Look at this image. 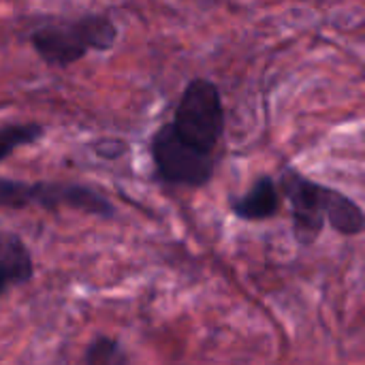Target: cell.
<instances>
[{"mask_svg": "<svg viewBox=\"0 0 365 365\" xmlns=\"http://www.w3.org/2000/svg\"><path fill=\"white\" fill-rule=\"evenodd\" d=\"M86 365H130V359L126 351L122 349L120 340L109 338V336H98L94 338L83 355Z\"/></svg>", "mask_w": 365, "mask_h": 365, "instance_id": "obj_10", "label": "cell"}, {"mask_svg": "<svg viewBox=\"0 0 365 365\" xmlns=\"http://www.w3.org/2000/svg\"><path fill=\"white\" fill-rule=\"evenodd\" d=\"M171 124L188 145L214 154L225 135V107L218 86L203 77L188 81L178 101Z\"/></svg>", "mask_w": 365, "mask_h": 365, "instance_id": "obj_3", "label": "cell"}, {"mask_svg": "<svg viewBox=\"0 0 365 365\" xmlns=\"http://www.w3.org/2000/svg\"><path fill=\"white\" fill-rule=\"evenodd\" d=\"M28 41L45 64L64 68L90 49H111L118 41V26L105 13H86L75 19L51 17L32 28Z\"/></svg>", "mask_w": 365, "mask_h": 365, "instance_id": "obj_1", "label": "cell"}, {"mask_svg": "<svg viewBox=\"0 0 365 365\" xmlns=\"http://www.w3.org/2000/svg\"><path fill=\"white\" fill-rule=\"evenodd\" d=\"M0 203L6 210H24L28 205H38L45 210L71 207L83 214L113 218V203L98 192L94 186L77 182H19V180H0Z\"/></svg>", "mask_w": 365, "mask_h": 365, "instance_id": "obj_2", "label": "cell"}, {"mask_svg": "<svg viewBox=\"0 0 365 365\" xmlns=\"http://www.w3.org/2000/svg\"><path fill=\"white\" fill-rule=\"evenodd\" d=\"M280 203H282V197L274 178L261 175L255 180L252 188L244 197L231 199V212L240 220L261 222V220L274 218L280 212Z\"/></svg>", "mask_w": 365, "mask_h": 365, "instance_id": "obj_6", "label": "cell"}, {"mask_svg": "<svg viewBox=\"0 0 365 365\" xmlns=\"http://www.w3.org/2000/svg\"><path fill=\"white\" fill-rule=\"evenodd\" d=\"M150 154L154 160L156 178L169 186L201 188L214 178V154H205L188 145L173 128L171 122L163 124L150 139Z\"/></svg>", "mask_w": 365, "mask_h": 365, "instance_id": "obj_4", "label": "cell"}, {"mask_svg": "<svg viewBox=\"0 0 365 365\" xmlns=\"http://www.w3.org/2000/svg\"><path fill=\"white\" fill-rule=\"evenodd\" d=\"M325 214L329 227L344 237H355L365 231V212L361 205L331 186H327L325 192Z\"/></svg>", "mask_w": 365, "mask_h": 365, "instance_id": "obj_8", "label": "cell"}, {"mask_svg": "<svg viewBox=\"0 0 365 365\" xmlns=\"http://www.w3.org/2000/svg\"><path fill=\"white\" fill-rule=\"evenodd\" d=\"M34 276V263L30 250L19 235L4 231L0 240V291L9 293L11 287L28 284Z\"/></svg>", "mask_w": 365, "mask_h": 365, "instance_id": "obj_7", "label": "cell"}, {"mask_svg": "<svg viewBox=\"0 0 365 365\" xmlns=\"http://www.w3.org/2000/svg\"><path fill=\"white\" fill-rule=\"evenodd\" d=\"M280 188L291 201L293 235L299 246H312L325 229V192L327 186L306 178L295 167H287L280 175Z\"/></svg>", "mask_w": 365, "mask_h": 365, "instance_id": "obj_5", "label": "cell"}, {"mask_svg": "<svg viewBox=\"0 0 365 365\" xmlns=\"http://www.w3.org/2000/svg\"><path fill=\"white\" fill-rule=\"evenodd\" d=\"M43 135H45V128L38 122H24V124L4 122L0 128V160H6L13 154V150L21 145L36 143Z\"/></svg>", "mask_w": 365, "mask_h": 365, "instance_id": "obj_9", "label": "cell"}]
</instances>
